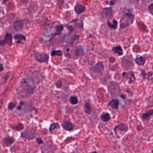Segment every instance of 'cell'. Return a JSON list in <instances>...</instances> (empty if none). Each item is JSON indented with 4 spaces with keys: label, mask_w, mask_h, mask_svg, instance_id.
<instances>
[{
    "label": "cell",
    "mask_w": 153,
    "mask_h": 153,
    "mask_svg": "<svg viewBox=\"0 0 153 153\" xmlns=\"http://www.w3.org/2000/svg\"><path fill=\"white\" fill-rule=\"evenodd\" d=\"M134 20V15L131 13H126L120 20V27L122 29L128 27L133 23Z\"/></svg>",
    "instance_id": "obj_1"
},
{
    "label": "cell",
    "mask_w": 153,
    "mask_h": 153,
    "mask_svg": "<svg viewBox=\"0 0 153 153\" xmlns=\"http://www.w3.org/2000/svg\"><path fill=\"white\" fill-rule=\"evenodd\" d=\"M108 91L111 97L114 98L119 95L121 89L117 83L111 81L109 84Z\"/></svg>",
    "instance_id": "obj_2"
},
{
    "label": "cell",
    "mask_w": 153,
    "mask_h": 153,
    "mask_svg": "<svg viewBox=\"0 0 153 153\" xmlns=\"http://www.w3.org/2000/svg\"><path fill=\"white\" fill-rule=\"evenodd\" d=\"M36 135L37 134L36 128H27L26 130L22 132L21 137L28 140H32L36 138Z\"/></svg>",
    "instance_id": "obj_3"
},
{
    "label": "cell",
    "mask_w": 153,
    "mask_h": 153,
    "mask_svg": "<svg viewBox=\"0 0 153 153\" xmlns=\"http://www.w3.org/2000/svg\"><path fill=\"white\" fill-rule=\"evenodd\" d=\"M34 56L36 60L40 63H48L50 58V56L48 54L44 53H40L36 51L34 53Z\"/></svg>",
    "instance_id": "obj_4"
},
{
    "label": "cell",
    "mask_w": 153,
    "mask_h": 153,
    "mask_svg": "<svg viewBox=\"0 0 153 153\" xmlns=\"http://www.w3.org/2000/svg\"><path fill=\"white\" fill-rule=\"evenodd\" d=\"M121 65L125 70H130L133 69L134 64L129 59L123 57L121 60Z\"/></svg>",
    "instance_id": "obj_5"
},
{
    "label": "cell",
    "mask_w": 153,
    "mask_h": 153,
    "mask_svg": "<svg viewBox=\"0 0 153 153\" xmlns=\"http://www.w3.org/2000/svg\"><path fill=\"white\" fill-rule=\"evenodd\" d=\"M113 11L111 8H104L102 10V17L107 19H110L112 17Z\"/></svg>",
    "instance_id": "obj_6"
},
{
    "label": "cell",
    "mask_w": 153,
    "mask_h": 153,
    "mask_svg": "<svg viewBox=\"0 0 153 153\" xmlns=\"http://www.w3.org/2000/svg\"><path fill=\"white\" fill-rule=\"evenodd\" d=\"M13 43V36L12 34L9 33H7L5 34V38L3 40L1 41V45H4V44H6L9 46L12 45Z\"/></svg>",
    "instance_id": "obj_7"
},
{
    "label": "cell",
    "mask_w": 153,
    "mask_h": 153,
    "mask_svg": "<svg viewBox=\"0 0 153 153\" xmlns=\"http://www.w3.org/2000/svg\"><path fill=\"white\" fill-rule=\"evenodd\" d=\"M104 66L103 65V62H99L96 65H93V66L91 68V70L93 72L96 73H102L104 70Z\"/></svg>",
    "instance_id": "obj_8"
},
{
    "label": "cell",
    "mask_w": 153,
    "mask_h": 153,
    "mask_svg": "<svg viewBox=\"0 0 153 153\" xmlns=\"http://www.w3.org/2000/svg\"><path fill=\"white\" fill-rule=\"evenodd\" d=\"M24 21L22 20H18L14 22L13 25V29L16 32L21 31L23 28Z\"/></svg>",
    "instance_id": "obj_9"
},
{
    "label": "cell",
    "mask_w": 153,
    "mask_h": 153,
    "mask_svg": "<svg viewBox=\"0 0 153 153\" xmlns=\"http://www.w3.org/2000/svg\"><path fill=\"white\" fill-rule=\"evenodd\" d=\"M128 130V126L127 125L124 123L119 124L118 125H116L114 128V132L116 133L118 131L121 132H124L125 133Z\"/></svg>",
    "instance_id": "obj_10"
},
{
    "label": "cell",
    "mask_w": 153,
    "mask_h": 153,
    "mask_svg": "<svg viewBox=\"0 0 153 153\" xmlns=\"http://www.w3.org/2000/svg\"><path fill=\"white\" fill-rule=\"evenodd\" d=\"M15 141V138L12 137L8 135L4 138L3 139V143L4 146L9 147L14 143Z\"/></svg>",
    "instance_id": "obj_11"
},
{
    "label": "cell",
    "mask_w": 153,
    "mask_h": 153,
    "mask_svg": "<svg viewBox=\"0 0 153 153\" xmlns=\"http://www.w3.org/2000/svg\"><path fill=\"white\" fill-rule=\"evenodd\" d=\"M62 126L64 128V129L68 131H71L74 130L75 128V126L73 124L68 121H64L62 123Z\"/></svg>",
    "instance_id": "obj_12"
},
{
    "label": "cell",
    "mask_w": 153,
    "mask_h": 153,
    "mask_svg": "<svg viewBox=\"0 0 153 153\" xmlns=\"http://www.w3.org/2000/svg\"><path fill=\"white\" fill-rule=\"evenodd\" d=\"M123 77L128 78L129 79L128 83L132 84L135 81L136 78L135 77L134 74L133 72L130 71L128 72H124L123 73Z\"/></svg>",
    "instance_id": "obj_13"
},
{
    "label": "cell",
    "mask_w": 153,
    "mask_h": 153,
    "mask_svg": "<svg viewBox=\"0 0 153 153\" xmlns=\"http://www.w3.org/2000/svg\"><path fill=\"white\" fill-rule=\"evenodd\" d=\"M86 9V8L84 5H80V4H77L75 5L74 7V11L75 13L77 15H80L82 14L84 12Z\"/></svg>",
    "instance_id": "obj_14"
},
{
    "label": "cell",
    "mask_w": 153,
    "mask_h": 153,
    "mask_svg": "<svg viewBox=\"0 0 153 153\" xmlns=\"http://www.w3.org/2000/svg\"><path fill=\"white\" fill-rule=\"evenodd\" d=\"M85 50L84 49V46L81 45L77 46L75 49V54L77 56L80 57L83 56L85 54Z\"/></svg>",
    "instance_id": "obj_15"
},
{
    "label": "cell",
    "mask_w": 153,
    "mask_h": 153,
    "mask_svg": "<svg viewBox=\"0 0 153 153\" xmlns=\"http://www.w3.org/2000/svg\"><path fill=\"white\" fill-rule=\"evenodd\" d=\"M64 26L63 25H58L55 27V32L53 35H52L51 38L50 39L49 41H51L56 36L59 35L62 33V32L64 29Z\"/></svg>",
    "instance_id": "obj_16"
},
{
    "label": "cell",
    "mask_w": 153,
    "mask_h": 153,
    "mask_svg": "<svg viewBox=\"0 0 153 153\" xmlns=\"http://www.w3.org/2000/svg\"><path fill=\"white\" fill-rule=\"evenodd\" d=\"M108 106H110L114 109H118L119 107V102L118 99H113L108 104Z\"/></svg>",
    "instance_id": "obj_17"
},
{
    "label": "cell",
    "mask_w": 153,
    "mask_h": 153,
    "mask_svg": "<svg viewBox=\"0 0 153 153\" xmlns=\"http://www.w3.org/2000/svg\"><path fill=\"white\" fill-rule=\"evenodd\" d=\"M14 39L16 40L17 43H20L22 40L26 41V37L23 34L18 33L15 34L14 36Z\"/></svg>",
    "instance_id": "obj_18"
},
{
    "label": "cell",
    "mask_w": 153,
    "mask_h": 153,
    "mask_svg": "<svg viewBox=\"0 0 153 153\" xmlns=\"http://www.w3.org/2000/svg\"><path fill=\"white\" fill-rule=\"evenodd\" d=\"M107 24L110 28L116 30L117 28L118 23L117 21L116 20V19H113L112 20V23H111L109 20H108L107 22Z\"/></svg>",
    "instance_id": "obj_19"
},
{
    "label": "cell",
    "mask_w": 153,
    "mask_h": 153,
    "mask_svg": "<svg viewBox=\"0 0 153 153\" xmlns=\"http://www.w3.org/2000/svg\"><path fill=\"white\" fill-rule=\"evenodd\" d=\"M153 115V110H150L143 114L141 118L143 120H148Z\"/></svg>",
    "instance_id": "obj_20"
},
{
    "label": "cell",
    "mask_w": 153,
    "mask_h": 153,
    "mask_svg": "<svg viewBox=\"0 0 153 153\" xmlns=\"http://www.w3.org/2000/svg\"><path fill=\"white\" fill-rule=\"evenodd\" d=\"M136 63L138 65H143L145 64L146 59L143 56H140L137 57L135 59Z\"/></svg>",
    "instance_id": "obj_21"
},
{
    "label": "cell",
    "mask_w": 153,
    "mask_h": 153,
    "mask_svg": "<svg viewBox=\"0 0 153 153\" xmlns=\"http://www.w3.org/2000/svg\"><path fill=\"white\" fill-rule=\"evenodd\" d=\"M60 128V126L59 125V124L58 123H54L50 125L49 128V131L50 134H53V132L54 130L55 129H59Z\"/></svg>",
    "instance_id": "obj_22"
},
{
    "label": "cell",
    "mask_w": 153,
    "mask_h": 153,
    "mask_svg": "<svg viewBox=\"0 0 153 153\" xmlns=\"http://www.w3.org/2000/svg\"><path fill=\"white\" fill-rule=\"evenodd\" d=\"M112 51L114 52V53H117V54L119 56H121L123 54V49L121 46L118 45V46L114 47L112 48Z\"/></svg>",
    "instance_id": "obj_23"
},
{
    "label": "cell",
    "mask_w": 153,
    "mask_h": 153,
    "mask_svg": "<svg viewBox=\"0 0 153 153\" xmlns=\"http://www.w3.org/2000/svg\"><path fill=\"white\" fill-rule=\"evenodd\" d=\"M35 90V88L34 87H32L30 86L25 87V88L24 89L25 93L30 95H32V94L34 93Z\"/></svg>",
    "instance_id": "obj_24"
},
{
    "label": "cell",
    "mask_w": 153,
    "mask_h": 153,
    "mask_svg": "<svg viewBox=\"0 0 153 153\" xmlns=\"http://www.w3.org/2000/svg\"><path fill=\"white\" fill-rule=\"evenodd\" d=\"M101 118L103 121L107 122L109 121L110 119V115L108 113H103L101 115Z\"/></svg>",
    "instance_id": "obj_25"
},
{
    "label": "cell",
    "mask_w": 153,
    "mask_h": 153,
    "mask_svg": "<svg viewBox=\"0 0 153 153\" xmlns=\"http://www.w3.org/2000/svg\"><path fill=\"white\" fill-rule=\"evenodd\" d=\"M137 26L140 28V29L143 31V32H146L147 30V27H146V26L145 25L144 23H143L141 21H137Z\"/></svg>",
    "instance_id": "obj_26"
},
{
    "label": "cell",
    "mask_w": 153,
    "mask_h": 153,
    "mask_svg": "<svg viewBox=\"0 0 153 153\" xmlns=\"http://www.w3.org/2000/svg\"><path fill=\"white\" fill-rule=\"evenodd\" d=\"M85 112L87 114H90L92 113V106L89 103L85 104Z\"/></svg>",
    "instance_id": "obj_27"
},
{
    "label": "cell",
    "mask_w": 153,
    "mask_h": 153,
    "mask_svg": "<svg viewBox=\"0 0 153 153\" xmlns=\"http://www.w3.org/2000/svg\"><path fill=\"white\" fill-rule=\"evenodd\" d=\"M51 55L52 56H61L62 55V52L61 50H53L51 52Z\"/></svg>",
    "instance_id": "obj_28"
},
{
    "label": "cell",
    "mask_w": 153,
    "mask_h": 153,
    "mask_svg": "<svg viewBox=\"0 0 153 153\" xmlns=\"http://www.w3.org/2000/svg\"><path fill=\"white\" fill-rule=\"evenodd\" d=\"M71 103L72 105H76L78 103V99L76 97L72 96L70 99Z\"/></svg>",
    "instance_id": "obj_29"
},
{
    "label": "cell",
    "mask_w": 153,
    "mask_h": 153,
    "mask_svg": "<svg viewBox=\"0 0 153 153\" xmlns=\"http://www.w3.org/2000/svg\"><path fill=\"white\" fill-rule=\"evenodd\" d=\"M23 128V125L22 124L19 123L16 125H15L13 127V128L14 130H21Z\"/></svg>",
    "instance_id": "obj_30"
},
{
    "label": "cell",
    "mask_w": 153,
    "mask_h": 153,
    "mask_svg": "<svg viewBox=\"0 0 153 153\" xmlns=\"http://www.w3.org/2000/svg\"><path fill=\"white\" fill-rule=\"evenodd\" d=\"M15 107H16V104L13 102H10L8 105V109L9 110H12Z\"/></svg>",
    "instance_id": "obj_31"
},
{
    "label": "cell",
    "mask_w": 153,
    "mask_h": 153,
    "mask_svg": "<svg viewBox=\"0 0 153 153\" xmlns=\"http://www.w3.org/2000/svg\"><path fill=\"white\" fill-rule=\"evenodd\" d=\"M55 86L58 89L61 88V87L62 86V82L61 80L57 81V83H55Z\"/></svg>",
    "instance_id": "obj_32"
},
{
    "label": "cell",
    "mask_w": 153,
    "mask_h": 153,
    "mask_svg": "<svg viewBox=\"0 0 153 153\" xmlns=\"http://www.w3.org/2000/svg\"><path fill=\"white\" fill-rule=\"evenodd\" d=\"M148 11L150 14L153 16V3H152L148 6Z\"/></svg>",
    "instance_id": "obj_33"
},
{
    "label": "cell",
    "mask_w": 153,
    "mask_h": 153,
    "mask_svg": "<svg viewBox=\"0 0 153 153\" xmlns=\"http://www.w3.org/2000/svg\"><path fill=\"white\" fill-rule=\"evenodd\" d=\"M36 141L38 144L41 145L44 144V141H43L42 139H41V138L38 137L37 138H36Z\"/></svg>",
    "instance_id": "obj_34"
},
{
    "label": "cell",
    "mask_w": 153,
    "mask_h": 153,
    "mask_svg": "<svg viewBox=\"0 0 153 153\" xmlns=\"http://www.w3.org/2000/svg\"><path fill=\"white\" fill-rule=\"evenodd\" d=\"M22 3L27 4L28 2V0H20Z\"/></svg>",
    "instance_id": "obj_35"
},
{
    "label": "cell",
    "mask_w": 153,
    "mask_h": 153,
    "mask_svg": "<svg viewBox=\"0 0 153 153\" xmlns=\"http://www.w3.org/2000/svg\"><path fill=\"white\" fill-rule=\"evenodd\" d=\"M1 71L2 72V71L4 69V67L3 66V65L2 64H1Z\"/></svg>",
    "instance_id": "obj_36"
},
{
    "label": "cell",
    "mask_w": 153,
    "mask_h": 153,
    "mask_svg": "<svg viewBox=\"0 0 153 153\" xmlns=\"http://www.w3.org/2000/svg\"><path fill=\"white\" fill-rule=\"evenodd\" d=\"M110 5L111 6H112V5H114V2H113V1H110Z\"/></svg>",
    "instance_id": "obj_37"
},
{
    "label": "cell",
    "mask_w": 153,
    "mask_h": 153,
    "mask_svg": "<svg viewBox=\"0 0 153 153\" xmlns=\"http://www.w3.org/2000/svg\"><path fill=\"white\" fill-rule=\"evenodd\" d=\"M98 153L96 151H94L92 152H91V153Z\"/></svg>",
    "instance_id": "obj_38"
},
{
    "label": "cell",
    "mask_w": 153,
    "mask_h": 153,
    "mask_svg": "<svg viewBox=\"0 0 153 153\" xmlns=\"http://www.w3.org/2000/svg\"><path fill=\"white\" fill-rule=\"evenodd\" d=\"M59 153H65V152H63V151H60V152H59Z\"/></svg>",
    "instance_id": "obj_39"
}]
</instances>
